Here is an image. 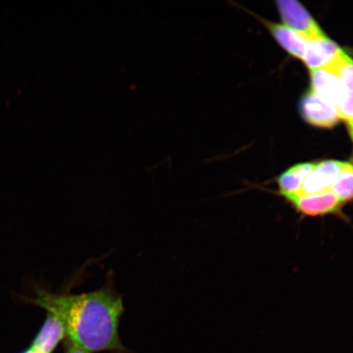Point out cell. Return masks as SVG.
<instances>
[{"label": "cell", "mask_w": 353, "mask_h": 353, "mask_svg": "<svg viewBox=\"0 0 353 353\" xmlns=\"http://www.w3.org/2000/svg\"><path fill=\"white\" fill-rule=\"evenodd\" d=\"M330 191L343 205L353 202V165L351 163H343L341 174Z\"/></svg>", "instance_id": "obj_11"}, {"label": "cell", "mask_w": 353, "mask_h": 353, "mask_svg": "<svg viewBox=\"0 0 353 353\" xmlns=\"http://www.w3.org/2000/svg\"><path fill=\"white\" fill-rule=\"evenodd\" d=\"M347 125L348 132H350V136L352 137V139L353 140V120L347 122Z\"/></svg>", "instance_id": "obj_15"}, {"label": "cell", "mask_w": 353, "mask_h": 353, "mask_svg": "<svg viewBox=\"0 0 353 353\" xmlns=\"http://www.w3.org/2000/svg\"><path fill=\"white\" fill-rule=\"evenodd\" d=\"M343 50L327 37L307 41L303 61L310 70L329 65Z\"/></svg>", "instance_id": "obj_7"}, {"label": "cell", "mask_w": 353, "mask_h": 353, "mask_svg": "<svg viewBox=\"0 0 353 353\" xmlns=\"http://www.w3.org/2000/svg\"><path fill=\"white\" fill-rule=\"evenodd\" d=\"M343 161L328 160L315 164L303 184L300 193L316 194L330 191L338 179Z\"/></svg>", "instance_id": "obj_5"}, {"label": "cell", "mask_w": 353, "mask_h": 353, "mask_svg": "<svg viewBox=\"0 0 353 353\" xmlns=\"http://www.w3.org/2000/svg\"><path fill=\"white\" fill-rule=\"evenodd\" d=\"M339 119L346 122L353 120V92H347L337 105Z\"/></svg>", "instance_id": "obj_13"}, {"label": "cell", "mask_w": 353, "mask_h": 353, "mask_svg": "<svg viewBox=\"0 0 353 353\" xmlns=\"http://www.w3.org/2000/svg\"><path fill=\"white\" fill-rule=\"evenodd\" d=\"M325 68L337 74L347 92H353V59L345 52L343 51Z\"/></svg>", "instance_id": "obj_12"}, {"label": "cell", "mask_w": 353, "mask_h": 353, "mask_svg": "<svg viewBox=\"0 0 353 353\" xmlns=\"http://www.w3.org/2000/svg\"><path fill=\"white\" fill-rule=\"evenodd\" d=\"M277 194L285 199L302 217L316 218L335 215L346 220V216L343 212L344 205L331 191L316 194Z\"/></svg>", "instance_id": "obj_2"}, {"label": "cell", "mask_w": 353, "mask_h": 353, "mask_svg": "<svg viewBox=\"0 0 353 353\" xmlns=\"http://www.w3.org/2000/svg\"><path fill=\"white\" fill-rule=\"evenodd\" d=\"M310 74L312 91L337 107L346 94L337 74L328 68L310 70Z\"/></svg>", "instance_id": "obj_6"}, {"label": "cell", "mask_w": 353, "mask_h": 353, "mask_svg": "<svg viewBox=\"0 0 353 353\" xmlns=\"http://www.w3.org/2000/svg\"><path fill=\"white\" fill-rule=\"evenodd\" d=\"M47 313L46 321L29 348L33 353H52L65 337L63 322L52 313Z\"/></svg>", "instance_id": "obj_8"}, {"label": "cell", "mask_w": 353, "mask_h": 353, "mask_svg": "<svg viewBox=\"0 0 353 353\" xmlns=\"http://www.w3.org/2000/svg\"><path fill=\"white\" fill-rule=\"evenodd\" d=\"M276 4L287 26L302 35L307 41L325 37L319 25L301 3L295 0H279Z\"/></svg>", "instance_id": "obj_3"}, {"label": "cell", "mask_w": 353, "mask_h": 353, "mask_svg": "<svg viewBox=\"0 0 353 353\" xmlns=\"http://www.w3.org/2000/svg\"><path fill=\"white\" fill-rule=\"evenodd\" d=\"M65 353H91L83 348L79 347L77 344L70 342L69 339H66L65 341Z\"/></svg>", "instance_id": "obj_14"}, {"label": "cell", "mask_w": 353, "mask_h": 353, "mask_svg": "<svg viewBox=\"0 0 353 353\" xmlns=\"http://www.w3.org/2000/svg\"><path fill=\"white\" fill-rule=\"evenodd\" d=\"M299 107L304 120L313 126L330 129L341 120L337 108L322 99L313 91L306 92L300 101Z\"/></svg>", "instance_id": "obj_4"}, {"label": "cell", "mask_w": 353, "mask_h": 353, "mask_svg": "<svg viewBox=\"0 0 353 353\" xmlns=\"http://www.w3.org/2000/svg\"><path fill=\"white\" fill-rule=\"evenodd\" d=\"M314 166V163H302V164L290 168L284 173L278 176L276 181L279 190H278L277 193L300 192L304 181H305L307 175Z\"/></svg>", "instance_id": "obj_10"}, {"label": "cell", "mask_w": 353, "mask_h": 353, "mask_svg": "<svg viewBox=\"0 0 353 353\" xmlns=\"http://www.w3.org/2000/svg\"><path fill=\"white\" fill-rule=\"evenodd\" d=\"M270 32L285 50L293 57L303 60L307 44V39L287 26L264 21Z\"/></svg>", "instance_id": "obj_9"}, {"label": "cell", "mask_w": 353, "mask_h": 353, "mask_svg": "<svg viewBox=\"0 0 353 353\" xmlns=\"http://www.w3.org/2000/svg\"><path fill=\"white\" fill-rule=\"evenodd\" d=\"M35 294L28 302L59 317L70 342L91 353L123 350L119 326L125 306L112 287L79 294L39 289Z\"/></svg>", "instance_id": "obj_1"}, {"label": "cell", "mask_w": 353, "mask_h": 353, "mask_svg": "<svg viewBox=\"0 0 353 353\" xmlns=\"http://www.w3.org/2000/svg\"><path fill=\"white\" fill-rule=\"evenodd\" d=\"M22 353H33V352L32 351H30V350H26V352H22Z\"/></svg>", "instance_id": "obj_16"}]
</instances>
